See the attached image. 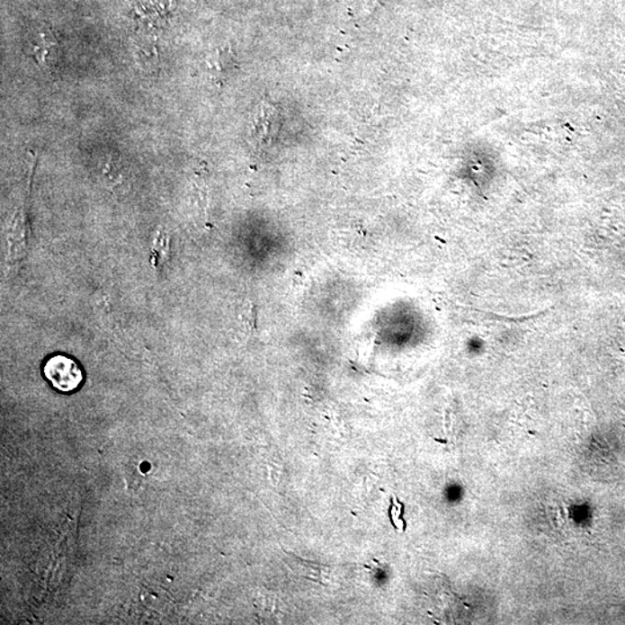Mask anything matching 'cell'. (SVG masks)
<instances>
[{
  "instance_id": "obj_3",
  "label": "cell",
  "mask_w": 625,
  "mask_h": 625,
  "mask_svg": "<svg viewBox=\"0 0 625 625\" xmlns=\"http://www.w3.org/2000/svg\"><path fill=\"white\" fill-rule=\"evenodd\" d=\"M278 129L275 108L269 104H260L255 109L249 122V138L256 147H265L272 143Z\"/></svg>"
},
{
  "instance_id": "obj_5",
  "label": "cell",
  "mask_w": 625,
  "mask_h": 625,
  "mask_svg": "<svg viewBox=\"0 0 625 625\" xmlns=\"http://www.w3.org/2000/svg\"><path fill=\"white\" fill-rule=\"evenodd\" d=\"M233 63L231 52L228 50H217L209 59V67L216 75H226L231 70Z\"/></svg>"
},
{
  "instance_id": "obj_2",
  "label": "cell",
  "mask_w": 625,
  "mask_h": 625,
  "mask_svg": "<svg viewBox=\"0 0 625 625\" xmlns=\"http://www.w3.org/2000/svg\"><path fill=\"white\" fill-rule=\"evenodd\" d=\"M31 52L44 70H51L58 66L59 59V42L54 31L48 26H40L31 35Z\"/></svg>"
},
{
  "instance_id": "obj_4",
  "label": "cell",
  "mask_w": 625,
  "mask_h": 625,
  "mask_svg": "<svg viewBox=\"0 0 625 625\" xmlns=\"http://www.w3.org/2000/svg\"><path fill=\"white\" fill-rule=\"evenodd\" d=\"M132 6L140 19L156 22L173 11L174 0H134Z\"/></svg>"
},
{
  "instance_id": "obj_6",
  "label": "cell",
  "mask_w": 625,
  "mask_h": 625,
  "mask_svg": "<svg viewBox=\"0 0 625 625\" xmlns=\"http://www.w3.org/2000/svg\"><path fill=\"white\" fill-rule=\"evenodd\" d=\"M136 51L137 56H138V62L142 64L143 67L153 70L158 64V50H156L155 44H140Z\"/></svg>"
},
{
  "instance_id": "obj_1",
  "label": "cell",
  "mask_w": 625,
  "mask_h": 625,
  "mask_svg": "<svg viewBox=\"0 0 625 625\" xmlns=\"http://www.w3.org/2000/svg\"><path fill=\"white\" fill-rule=\"evenodd\" d=\"M44 375L56 389L62 393L74 392L83 384V371L74 359L58 354L44 365Z\"/></svg>"
}]
</instances>
